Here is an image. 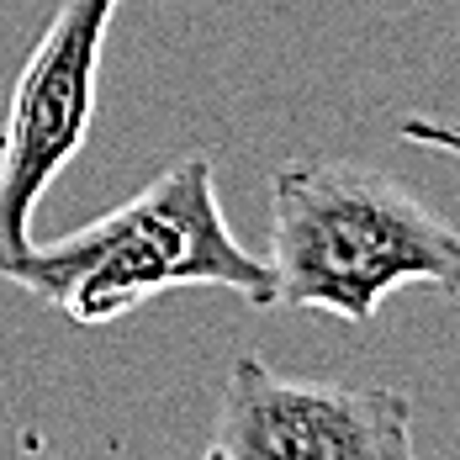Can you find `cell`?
<instances>
[{"instance_id":"3","label":"cell","mask_w":460,"mask_h":460,"mask_svg":"<svg viewBox=\"0 0 460 460\" xmlns=\"http://www.w3.org/2000/svg\"><path fill=\"white\" fill-rule=\"evenodd\" d=\"M117 5L122 0H58L11 85L0 117V265L32 243L38 201L91 138Z\"/></svg>"},{"instance_id":"4","label":"cell","mask_w":460,"mask_h":460,"mask_svg":"<svg viewBox=\"0 0 460 460\" xmlns=\"http://www.w3.org/2000/svg\"><path fill=\"white\" fill-rule=\"evenodd\" d=\"M212 460H408L413 402L397 386H339L280 376L238 355L207 439Z\"/></svg>"},{"instance_id":"5","label":"cell","mask_w":460,"mask_h":460,"mask_svg":"<svg viewBox=\"0 0 460 460\" xmlns=\"http://www.w3.org/2000/svg\"><path fill=\"white\" fill-rule=\"evenodd\" d=\"M397 138L418 143V148H434V154H456V159H460V122H439V117H402Z\"/></svg>"},{"instance_id":"2","label":"cell","mask_w":460,"mask_h":460,"mask_svg":"<svg viewBox=\"0 0 460 460\" xmlns=\"http://www.w3.org/2000/svg\"><path fill=\"white\" fill-rule=\"evenodd\" d=\"M276 307L366 328L402 286L460 296V228L413 190L349 159H286L270 175Z\"/></svg>"},{"instance_id":"1","label":"cell","mask_w":460,"mask_h":460,"mask_svg":"<svg viewBox=\"0 0 460 460\" xmlns=\"http://www.w3.org/2000/svg\"><path fill=\"white\" fill-rule=\"evenodd\" d=\"M0 280L32 291L80 328L138 313L164 291H238L249 307H276V280L260 254L233 238L207 154H185L106 217L27 243L0 265Z\"/></svg>"}]
</instances>
